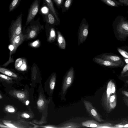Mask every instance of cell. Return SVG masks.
Segmentation results:
<instances>
[{
	"label": "cell",
	"instance_id": "1",
	"mask_svg": "<svg viewBox=\"0 0 128 128\" xmlns=\"http://www.w3.org/2000/svg\"><path fill=\"white\" fill-rule=\"evenodd\" d=\"M114 32L118 40L125 41L128 36V20L126 18L118 15L112 23Z\"/></svg>",
	"mask_w": 128,
	"mask_h": 128
},
{
	"label": "cell",
	"instance_id": "2",
	"mask_svg": "<svg viewBox=\"0 0 128 128\" xmlns=\"http://www.w3.org/2000/svg\"><path fill=\"white\" fill-rule=\"evenodd\" d=\"M88 24L85 18L82 19L80 26L78 32V45L82 43L88 37Z\"/></svg>",
	"mask_w": 128,
	"mask_h": 128
},
{
	"label": "cell",
	"instance_id": "3",
	"mask_svg": "<svg viewBox=\"0 0 128 128\" xmlns=\"http://www.w3.org/2000/svg\"><path fill=\"white\" fill-rule=\"evenodd\" d=\"M22 14H21L17 16L15 20L12 22L10 27V41L22 32Z\"/></svg>",
	"mask_w": 128,
	"mask_h": 128
},
{
	"label": "cell",
	"instance_id": "4",
	"mask_svg": "<svg viewBox=\"0 0 128 128\" xmlns=\"http://www.w3.org/2000/svg\"><path fill=\"white\" fill-rule=\"evenodd\" d=\"M40 0H34L29 9L26 25H27L34 19L40 8Z\"/></svg>",
	"mask_w": 128,
	"mask_h": 128
},
{
	"label": "cell",
	"instance_id": "5",
	"mask_svg": "<svg viewBox=\"0 0 128 128\" xmlns=\"http://www.w3.org/2000/svg\"><path fill=\"white\" fill-rule=\"evenodd\" d=\"M97 56L112 62L118 64L122 67L125 64L124 61L123 59L120 57L114 54L106 53L101 54Z\"/></svg>",
	"mask_w": 128,
	"mask_h": 128
},
{
	"label": "cell",
	"instance_id": "6",
	"mask_svg": "<svg viewBox=\"0 0 128 128\" xmlns=\"http://www.w3.org/2000/svg\"><path fill=\"white\" fill-rule=\"evenodd\" d=\"M93 60L96 63L102 66L112 68L122 67L118 64L112 62L97 56L94 58Z\"/></svg>",
	"mask_w": 128,
	"mask_h": 128
},
{
	"label": "cell",
	"instance_id": "7",
	"mask_svg": "<svg viewBox=\"0 0 128 128\" xmlns=\"http://www.w3.org/2000/svg\"><path fill=\"white\" fill-rule=\"evenodd\" d=\"M74 75V70L72 68L68 72L65 78L62 87V92L64 94L72 82Z\"/></svg>",
	"mask_w": 128,
	"mask_h": 128
},
{
	"label": "cell",
	"instance_id": "8",
	"mask_svg": "<svg viewBox=\"0 0 128 128\" xmlns=\"http://www.w3.org/2000/svg\"><path fill=\"white\" fill-rule=\"evenodd\" d=\"M25 37L22 33L20 34L15 36L10 41L11 44L13 46V52L16 50L18 46L20 44L24 41Z\"/></svg>",
	"mask_w": 128,
	"mask_h": 128
},
{
	"label": "cell",
	"instance_id": "9",
	"mask_svg": "<svg viewBox=\"0 0 128 128\" xmlns=\"http://www.w3.org/2000/svg\"><path fill=\"white\" fill-rule=\"evenodd\" d=\"M49 9V10L54 16L57 21H60L58 14L54 8L52 0H43Z\"/></svg>",
	"mask_w": 128,
	"mask_h": 128
},
{
	"label": "cell",
	"instance_id": "10",
	"mask_svg": "<svg viewBox=\"0 0 128 128\" xmlns=\"http://www.w3.org/2000/svg\"><path fill=\"white\" fill-rule=\"evenodd\" d=\"M43 16L46 22L50 24H54L56 21L54 16L49 10L47 13L44 14Z\"/></svg>",
	"mask_w": 128,
	"mask_h": 128
},
{
	"label": "cell",
	"instance_id": "11",
	"mask_svg": "<svg viewBox=\"0 0 128 128\" xmlns=\"http://www.w3.org/2000/svg\"><path fill=\"white\" fill-rule=\"evenodd\" d=\"M106 4L111 7L123 6V4L116 0H100Z\"/></svg>",
	"mask_w": 128,
	"mask_h": 128
},
{
	"label": "cell",
	"instance_id": "12",
	"mask_svg": "<svg viewBox=\"0 0 128 128\" xmlns=\"http://www.w3.org/2000/svg\"><path fill=\"white\" fill-rule=\"evenodd\" d=\"M58 41L59 47L62 49H65L66 42L64 37L59 31L58 32Z\"/></svg>",
	"mask_w": 128,
	"mask_h": 128
},
{
	"label": "cell",
	"instance_id": "13",
	"mask_svg": "<svg viewBox=\"0 0 128 128\" xmlns=\"http://www.w3.org/2000/svg\"><path fill=\"white\" fill-rule=\"evenodd\" d=\"M31 30L28 34V38L32 39L34 37L37 35V32L39 30V26L38 25L32 26Z\"/></svg>",
	"mask_w": 128,
	"mask_h": 128
},
{
	"label": "cell",
	"instance_id": "14",
	"mask_svg": "<svg viewBox=\"0 0 128 128\" xmlns=\"http://www.w3.org/2000/svg\"><path fill=\"white\" fill-rule=\"evenodd\" d=\"M0 72L8 76L17 78V75L15 74L6 68L0 67Z\"/></svg>",
	"mask_w": 128,
	"mask_h": 128
},
{
	"label": "cell",
	"instance_id": "15",
	"mask_svg": "<svg viewBox=\"0 0 128 128\" xmlns=\"http://www.w3.org/2000/svg\"><path fill=\"white\" fill-rule=\"evenodd\" d=\"M21 0H12L9 6V12L13 11L20 4Z\"/></svg>",
	"mask_w": 128,
	"mask_h": 128
},
{
	"label": "cell",
	"instance_id": "16",
	"mask_svg": "<svg viewBox=\"0 0 128 128\" xmlns=\"http://www.w3.org/2000/svg\"><path fill=\"white\" fill-rule=\"evenodd\" d=\"M73 0H66L62 8V12H64L68 10L70 7Z\"/></svg>",
	"mask_w": 128,
	"mask_h": 128
},
{
	"label": "cell",
	"instance_id": "17",
	"mask_svg": "<svg viewBox=\"0 0 128 128\" xmlns=\"http://www.w3.org/2000/svg\"><path fill=\"white\" fill-rule=\"evenodd\" d=\"M56 34L54 29L53 28H52L50 30V35L48 39V41L50 42H52L54 41L56 38Z\"/></svg>",
	"mask_w": 128,
	"mask_h": 128
},
{
	"label": "cell",
	"instance_id": "18",
	"mask_svg": "<svg viewBox=\"0 0 128 128\" xmlns=\"http://www.w3.org/2000/svg\"><path fill=\"white\" fill-rule=\"evenodd\" d=\"M23 59L18 58L16 61L15 63V67L18 70L19 68L21 66L22 64Z\"/></svg>",
	"mask_w": 128,
	"mask_h": 128
},
{
	"label": "cell",
	"instance_id": "19",
	"mask_svg": "<svg viewBox=\"0 0 128 128\" xmlns=\"http://www.w3.org/2000/svg\"><path fill=\"white\" fill-rule=\"evenodd\" d=\"M117 50L120 53L124 58H128V53L127 52L119 48H118Z\"/></svg>",
	"mask_w": 128,
	"mask_h": 128
},
{
	"label": "cell",
	"instance_id": "20",
	"mask_svg": "<svg viewBox=\"0 0 128 128\" xmlns=\"http://www.w3.org/2000/svg\"><path fill=\"white\" fill-rule=\"evenodd\" d=\"M14 96L18 98L22 99L26 97L25 94L23 93L20 92H16L14 93Z\"/></svg>",
	"mask_w": 128,
	"mask_h": 128
},
{
	"label": "cell",
	"instance_id": "21",
	"mask_svg": "<svg viewBox=\"0 0 128 128\" xmlns=\"http://www.w3.org/2000/svg\"><path fill=\"white\" fill-rule=\"evenodd\" d=\"M27 67L26 60L25 59H23L22 64L18 70L21 71H25L26 70Z\"/></svg>",
	"mask_w": 128,
	"mask_h": 128
},
{
	"label": "cell",
	"instance_id": "22",
	"mask_svg": "<svg viewBox=\"0 0 128 128\" xmlns=\"http://www.w3.org/2000/svg\"><path fill=\"white\" fill-rule=\"evenodd\" d=\"M55 78V76L54 75L53 76L50 81V89L52 90H53L54 87Z\"/></svg>",
	"mask_w": 128,
	"mask_h": 128
},
{
	"label": "cell",
	"instance_id": "23",
	"mask_svg": "<svg viewBox=\"0 0 128 128\" xmlns=\"http://www.w3.org/2000/svg\"><path fill=\"white\" fill-rule=\"evenodd\" d=\"M5 109L6 112L10 113H13L15 111L14 108L13 106L10 105L6 106Z\"/></svg>",
	"mask_w": 128,
	"mask_h": 128
},
{
	"label": "cell",
	"instance_id": "24",
	"mask_svg": "<svg viewBox=\"0 0 128 128\" xmlns=\"http://www.w3.org/2000/svg\"><path fill=\"white\" fill-rule=\"evenodd\" d=\"M40 44L39 40H36L32 43H30V45L33 47H37L39 46Z\"/></svg>",
	"mask_w": 128,
	"mask_h": 128
},
{
	"label": "cell",
	"instance_id": "25",
	"mask_svg": "<svg viewBox=\"0 0 128 128\" xmlns=\"http://www.w3.org/2000/svg\"><path fill=\"white\" fill-rule=\"evenodd\" d=\"M58 8L62 6L64 0H53Z\"/></svg>",
	"mask_w": 128,
	"mask_h": 128
},
{
	"label": "cell",
	"instance_id": "26",
	"mask_svg": "<svg viewBox=\"0 0 128 128\" xmlns=\"http://www.w3.org/2000/svg\"><path fill=\"white\" fill-rule=\"evenodd\" d=\"M0 78L4 79L7 80H10L12 79V78L6 76L4 74H0Z\"/></svg>",
	"mask_w": 128,
	"mask_h": 128
},
{
	"label": "cell",
	"instance_id": "27",
	"mask_svg": "<svg viewBox=\"0 0 128 128\" xmlns=\"http://www.w3.org/2000/svg\"><path fill=\"white\" fill-rule=\"evenodd\" d=\"M44 100L42 99H40L37 102V105L38 107H41L44 104Z\"/></svg>",
	"mask_w": 128,
	"mask_h": 128
},
{
	"label": "cell",
	"instance_id": "28",
	"mask_svg": "<svg viewBox=\"0 0 128 128\" xmlns=\"http://www.w3.org/2000/svg\"><path fill=\"white\" fill-rule=\"evenodd\" d=\"M124 5L125 6H128V0H116Z\"/></svg>",
	"mask_w": 128,
	"mask_h": 128
},
{
	"label": "cell",
	"instance_id": "29",
	"mask_svg": "<svg viewBox=\"0 0 128 128\" xmlns=\"http://www.w3.org/2000/svg\"><path fill=\"white\" fill-rule=\"evenodd\" d=\"M90 112V114L94 117H96V116H98L97 112L94 109H92Z\"/></svg>",
	"mask_w": 128,
	"mask_h": 128
},
{
	"label": "cell",
	"instance_id": "30",
	"mask_svg": "<svg viewBox=\"0 0 128 128\" xmlns=\"http://www.w3.org/2000/svg\"><path fill=\"white\" fill-rule=\"evenodd\" d=\"M4 124L5 125H6L7 126L9 127V128H17L13 124L10 123H9L8 122H4Z\"/></svg>",
	"mask_w": 128,
	"mask_h": 128
},
{
	"label": "cell",
	"instance_id": "31",
	"mask_svg": "<svg viewBox=\"0 0 128 128\" xmlns=\"http://www.w3.org/2000/svg\"><path fill=\"white\" fill-rule=\"evenodd\" d=\"M22 116L26 118H29L30 116L27 114L24 113L22 115Z\"/></svg>",
	"mask_w": 128,
	"mask_h": 128
},
{
	"label": "cell",
	"instance_id": "32",
	"mask_svg": "<svg viewBox=\"0 0 128 128\" xmlns=\"http://www.w3.org/2000/svg\"><path fill=\"white\" fill-rule=\"evenodd\" d=\"M115 99V97L114 96H111L110 98V102H113Z\"/></svg>",
	"mask_w": 128,
	"mask_h": 128
},
{
	"label": "cell",
	"instance_id": "33",
	"mask_svg": "<svg viewBox=\"0 0 128 128\" xmlns=\"http://www.w3.org/2000/svg\"><path fill=\"white\" fill-rule=\"evenodd\" d=\"M97 126V125L95 124H92L90 126L91 127L94 128L96 127Z\"/></svg>",
	"mask_w": 128,
	"mask_h": 128
},
{
	"label": "cell",
	"instance_id": "34",
	"mask_svg": "<svg viewBox=\"0 0 128 128\" xmlns=\"http://www.w3.org/2000/svg\"><path fill=\"white\" fill-rule=\"evenodd\" d=\"M111 92L110 88H108L107 90V94L110 95V94Z\"/></svg>",
	"mask_w": 128,
	"mask_h": 128
},
{
	"label": "cell",
	"instance_id": "35",
	"mask_svg": "<svg viewBox=\"0 0 128 128\" xmlns=\"http://www.w3.org/2000/svg\"><path fill=\"white\" fill-rule=\"evenodd\" d=\"M115 91V88L114 87H112V89L111 92L112 93H114Z\"/></svg>",
	"mask_w": 128,
	"mask_h": 128
},
{
	"label": "cell",
	"instance_id": "36",
	"mask_svg": "<svg viewBox=\"0 0 128 128\" xmlns=\"http://www.w3.org/2000/svg\"><path fill=\"white\" fill-rule=\"evenodd\" d=\"M0 127L1 128H9V127L7 126H6L1 124H0Z\"/></svg>",
	"mask_w": 128,
	"mask_h": 128
},
{
	"label": "cell",
	"instance_id": "37",
	"mask_svg": "<svg viewBox=\"0 0 128 128\" xmlns=\"http://www.w3.org/2000/svg\"><path fill=\"white\" fill-rule=\"evenodd\" d=\"M125 58V59L124 60V62H125L126 64H128V58Z\"/></svg>",
	"mask_w": 128,
	"mask_h": 128
},
{
	"label": "cell",
	"instance_id": "38",
	"mask_svg": "<svg viewBox=\"0 0 128 128\" xmlns=\"http://www.w3.org/2000/svg\"><path fill=\"white\" fill-rule=\"evenodd\" d=\"M29 101L28 100H27L26 102V105H28L29 103Z\"/></svg>",
	"mask_w": 128,
	"mask_h": 128
},
{
	"label": "cell",
	"instance_id": "39",
	"mask_svg": "<svg viewBox=\"0 0 128 128\" xmlns=\"http://www.w3.org/2000/svg\"><path fill=\"white\" fill-rule=\"evenodd\" d=\"M2 98V97L1 95L0 94V99H1Z\"/></svg>",
	"mask_w": 128,
	"mask_h": 128
},
{
	"label": "cell",
	"instance_id": "40",
	"mask_svg": "<svg viewBox=\"0 0 128 128\" xmlns=\"http://www.w3.org/2000/svg\"><path fill=\"white\" fill-rule=\"evenodd\" d=\"M124 127H128V124H127L125 126H124Z\"/></svg>",
	"mask_w": 128,
	"mask_h": 128
},
{
	"label": "cell",
	"instance_id": "41",
	"mask_svg": "<svg viewBox=\"0 0 128 128\" xmlns=\"http://www.w3.org/2000/svg\"><path fill=\"white\" fill-rule=\"evenodd\" d=\"M46 128H54V127H45Z\"/></svg>",
	"mask_w": 128,
	"mask_h": 128
}]
</instances>
